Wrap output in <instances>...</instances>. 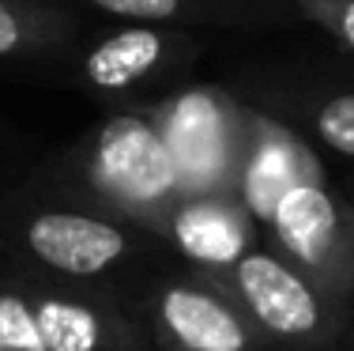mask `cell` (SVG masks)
I'll use <instances>...</instances> for the list:
<instances>
[{
    "label": "cell",
    "mask_w": 354,
    "mask_h": 351,
    "mask_svg": "<svg viewBox=\"0 0 354 351\" xmlns=\"http://www.w3.org/2000/svg\"><path fill=\"white\" fill-rule=\"evenodd\" d=\"M80 170L109 215L162 234L185 200L174 155L151 114H117L83 144Z\"/></svg>",
    "instance_id": "obj_1"
},
{
    "label": "cell",
    "mask_w": 354,
    "mask_h": 351,
    "mask_svg": "<svg viewBox=\"0 0 354 351\" xmlns=\"http://www.w3.org/2000/svg\"><path fill=\"white\" fill-rule=\"evenodd\" d=\"M241 306L264 344L286 351H320L339 336L351 306L328 298L275 249L252 246L234 269L212 276Z\"/></svg>",
    "instance_id": "obj_2"
},
{
    "label": "cell",
    "mask_w": 354,
    "mask_h": 351,
    "mask_svg": "<svg viewBox=\"0 0 354 351\" xmlns=\"http://www.w3.org/2000/svg\"><path fill=\"white\" fill-rule=\"evenodd\" d=\"M0 351H140V332L98 295L0 280Z\"/></svg>",
    "instance_id": "obj_3"
},
{
    "label": "cell",
    "mask_w": 354,
    "mask_h": 351,
    "mask_svg": "<svg viewBox=\"0 0 354 351\" xmlns=\"http://www.w3.org/2000/svg\"><path fill=\"white\" fill-rule=\"evenodd\" d=\"M249 110L223 87H189L151 106L174 155L185 197H234L249 136Z\"/></svg>",
    "instance_id": "obj_4"
},
{
    "label": "cell",
    "mask_w": 354,
    "mask_h": 351,
    "mask_svg": "<svg viewBox=\"0 0 354 351\" xmlns=\"http://www.w3.org/2000/svg\"><path fill=\"white\" fill-rule=\"evenodd\" d=\"M275 253L294 264L328 298L354 303V208L324 181L294 186L264 223Z\"/></svg>",
    "instance_id": "obj_5"
},
{
    "label": "cell",
    "mask_w": 354,
    "mask_h": 351,
    "mask_svg": "<svg viewBox=\"0 0 354 351\" xmlns=\"http://www.w3.org/2000/svg\"><path fill=\"white\" fill-rule=\"evenodd\" d=\"M19 246L41 272L72 283L102 280L136 253L132 227L102 208H38L23 219Z\"/></svg>",
    "instance_id": "obj_6"
},
{
    "label": "cell",
    "mask_w": 354,
    "mask_h": 351,
    "mask_svg": "<svg viewBox=\"0 0 354 351\" xmlns=\"http://www.w3.org/2000/svg\"><path fill=\"white\" fill-rule=\"evenodd\" d=\"M151 321L174 351H260L264 340L212 276H174L151 295Z\"/></svg>",
    "instance_id": "obj_7"
},
{
    "label": "cell",
    "mask_w": 354,
    "mask_h": 351,
    "mask_svg": "<svg viewBox=\"0 0 354 351\" xmlns=\"http://www.w3.org/2000/svg\"><path fill=\"white\" fill-rule=\"evenodd\" d=\"M192 57H196V42L181 30L129 23L83 49L80 83L102 98H121L174 76L177 69L192 64Z\"/></svg>",
    "instance_id": "obj_8"
},
{
    "label": "cell",
    "mask_w": 354,
    "mask_h": 351,
    "mask_svg": "<svg viewBox=\"0 0 354 351\" xmlns=\"http://www.w3.org/2000/svg\"><path fill=\"white\" fill-rule=\"evenodd\" d=\"M306 181H324V166L317 152L279 117L249 110V136L241 155L234 200L252 215V223H268L272 208Z\"/></svg>",
    "instance_id": "obj_9"
},
{
    "label": "cell",
    "mask_w": 354,
    "mask_h": 351,
    "mask_svg": "<svg viewBox=\"0 0 354 351\" xmlns=\"http://www.w3.org/2000/svg\"><path fill=\"white\" fill-rule=\"evenodd\" d=\"M252 215L234 197H185L166 219L162 238H170L196 272L223 276L252 249Z\"/></svg>",
    "instance_id": "obj_10"
},
{
    "label": "cell",
    "mask_w": 354,
    "mask_h": 351,
    "mask_svg": "<svg viewBox=\"0 0 354 351\" xmlns=\"http://www.w3.org/2000/svg\"><path fill=\"white\" fill-rule=\"evenodd\" d=\"M75 23L49 0H0V61L61 49Z\"/></svg>",
    "instance_id": "obj_11"
},
{
    "label": "cell",
    "mask_w": 354,
    "mask_h": 351,
    "mask_svg": "<svg viewBox=\"0 0 354 351\" xmlns=\"http://www.w3.org/2000/svg\"><path fill=\"white\" fill-rule=\"evenodd\" d=\"M91 8L113 15L124 23H151V27H166V23L181 19H218V15H234L249 8V0H87Z\"/></svg>",
    "instance_id": "obj_12"
},
{
    "label": "cell",
    "mask_w": 354,
    "mask_h": 351,
    "mask_svg": "<svg viewBox=\"0 0 354 351\" xmlns=\"http://www.w3.org/2000/svg\"><path fill=\"white\" fill-rule=\"evenodd\" d=\"M309 129L324 147L354 159V91H335L309 102Z\"/></svg>",
    "instance_id": "obj_13"
},
{
    "label": "cell",
    "mask_w": 354,
    "mask_h": 351,
    "mask_svg": "<svg viewBox=\"0 0 354 351\" xmlns=\"http://www.w3.org/2000/svg\"><path fill=\"white\" fill-rule=\"evenodd\" d=\"M290 8L354 53V0H290Z\"/></svg>",
    "instance_id": "obj_14"
}]
</instances>
